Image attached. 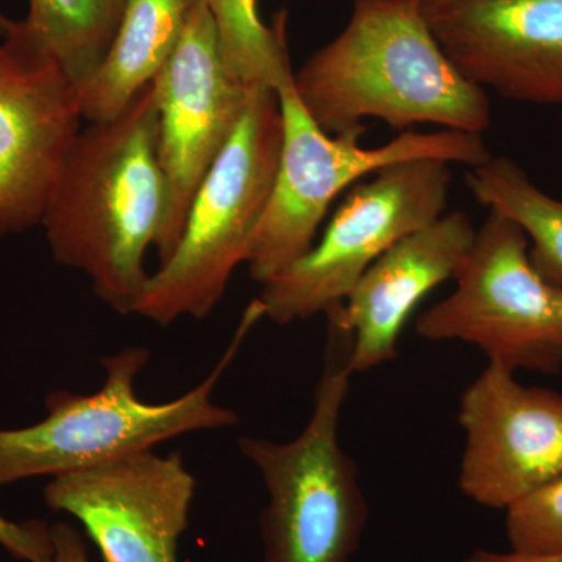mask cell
Instances as JSON below:
<instances>
[{
  "mask_svg": "<svg viewBox=\"0 0 562 562\" xmlns=\"http://www.w3.org/2000/svg\"><path fill=\"white\" fill-rule=\"evenodd\" d=\"M476 228L453 211L392 246L362 273L341 305L325 314L350 339L349 369L360 373L398 357V341L417 305L453 279L468 257Z\"/></svg>",
  "mask_w": 562,
  "mask_h": 562,
  "instance_id": "5bb4252c",
  "label": "cell"
},
{
  "mask_svg": "<svg viewBox=\"0 0 562 562\" xmlns=\"http://www.w3.org/2000/svg\"><path fill=\"white\" fill-rule=\"evenodd\" d=\"M127 0H29L27 16L9 38L36 57L57 63L77 88L99 69Z\"/></svg>",
  "mask_w": 562,
  "mask_h": 562,
  "instance_id": "2e32d148",
  "label": "cell"
},
{
  "mask_svg": "<svg viewBox=\"0 0 562 562\" xmlns=\"http://www.w3.org/2000/svg\"><path fill=\"white\" fill-rule=\"evenodd\" d=\"M160 125L158 158L168 184V211L158 241L169 260L187 224L195 192L241 121L251 87L222 60L216 25L203 0H194L176 50L154 80Z\"/></svg>",
  "mask_w": 562,
  "mask_h": 562,
  "instance_id": "9c48e42d",
  "label": "cell"
},
{
  "mask_svg": "<svg viewBox=\"0 0 562 562\" xmlns=\"http://www.w3.org/2000/svg\"><path fill=\"white\" fill-rule=\"evenodd\" d=\"M450 187V162L432 158L394 162L358 181L319 243L261 284L265 317L288 325L341 305L383 254L442 216Z\"/></svg>",
  "mask_w": 562,
  "mask_h": 562,
  "instance_id": "ba28073f",
  "label": "cell"
},
{
  "mask_svg": "<svg viewBox=\"0 0 562 562\" xmlns=\"http://www.w3.org/2000/svg\"><path fill=\"white\" fill-rule=\"evenodd\" d=\"M283 143L268 206L246 265L262 284L312 249L331 202L362 177L394 162L432 158L471 168L491 160L483 135L442 131L403 132L384 146H360L362 135H328L306 113L294 80L279 91Z\"/></svg>",
  "mask_w": 562,
  "mask_h": 562,
  "instance_id": "8992f818",
  "label": "cell"
},
{
  "mask_svg": "<svg viewBox=\"0 0 562 562\" xmlns=\"http://www.w3.org/2000/svg\"><path fill=\"white\" fill-rule=\"evenodd\" d=\"M158 125L154 81L116 120L88 124L40 224L54 260L83 272L94 294L122 316L135 314L150 277L144 258L160 241L168 211Z\"/></svg>",
  "mask_w": 562,
  "mask_h": 562,
  "instance_id": "6da1fadb",
  "label": "cell"
},
{
  "mask_svg": "<svg viewBox=\"0 0 562 562\" xmlns=\"http://www.w3.org/2000/svg\"><path fill=\"white\" fill-rule=\"evenodd\" d=\"M281 143L279 92L251 87L238 127L195 192L179 246L150 273L135 314L166 327L213 313L247 260L271 198Z\"/></svg>",
  "mask_w": 562,
  "mask_h": 562,
  "instance_id": "5b68a950",
  "label": "cell"
},
{
  "mask_svg": "<svg viewBox=\"0 0 562 562\" xmlns=\"http://www.w3.org/2000/svg\"><path fill=\"white\" fill-rule=\"evenodd\" d=\"M13 27L14 21L9 20V18L0 11V36H2V40L5 38V36H9V33L13 31Z\"/></svg>",
  "mask_w": 562,
  "mask_h": 562,
  "instance_id": "603a6c76",
  "label": "cell"
},
{
  "mask_svg": "<svg viewBox=\"0 0 562 562\" xmlns=\"http://www.w3.org/2000/svg\"><path fill=\"white\" fill-rule=\"evenodd\" d=\"M79 88L57 63L0 43V238L41 224L74 140Z\"/></svg>",
  "mask_w": 562,
  "mask_h": 562,
  "instance_id": "7c38bea8",
  "label": "cell"
},
{
  "mask_svg": "<svg viewBox=\"0 0 562 562\" xmlns=\"http://www.w3.org/2000/svg\"><path fill=\"white\" fill-rule=\"evenodd\" d=\"M349 355L346 333L328 324L324 371L301 435L290 442L239 438L268 491L260 516L265 562H351L360 547L369 506L357 464L339 441L353 375Z\"/></svg>",
  "mask_w": 562,
  "mask_h": 562,
  "instance_id": "277c9868",
  "label": "cell"
},
{
  "mask_svg": "<svg viewBox=\"0 0 562 562\" xmlns=\"http://www.w3.org/2000/svg\"><path fill=\"white\" fill-rule=\"evenodd\" d=\"M194 494L181 453L154 450L55 476L44 487L46 505L79 520L103 562H181Z\"/></svg>",
  "mask_w": 562,
  "mask_h": 562,
  "instance_id": "30bf717a",
  "label": "cell"
},
{
  "mask_svg": "<svg viewBox=\"0 0 562 562\" xmlns=\"http://www.w3.org/2000/svg\"><path fill=\"white\" fill-rule=\"evenodd\" d=\"M306 113L328 135H364L362 121L395 131L441 125L483 135L486 90L462 76L428 27L422 0H353L344 31L294 74Z\"/></svg>",
  "mask_w": 562,
  "mask_h": 562,
  "instance_id": "7a4b0ae2",
  "label": "cell"
},
{
  "mask_svg": "<svg viewBox=\"0 0 562 562\" xmlns=\"http://www.w3.org/2000/svg\"><path fill=\"white\" fill-rule=\"evenodd\" d=\"M450 61L512 101L562 103V0H422Z\"/></svg>",
  "mask_w": 562,
  "mask_h": 562,
  "instance_id": "4fadbf2b",
  "label": "cell"
},
{
  "mask_svg": "<svg viewBox=\"0 0 562 562\" xmlns=\"http://www.w3.org/2000/svg\"><path fill=\"white\" fill-rule=\"evenodd\" d=\"M462 562H562V552L527 554L509 552H492V550L475 549Z\"/></svg>",
  "mask_w": 562,
  "mask_h": 562,
  "instance_id": "7402d4cb",
  "label": "cell"
},
{
  "mask_svg": "<svg viewBox=\"0 0 562 562\" xmlns=\"http://www.w3.org/2000/svg\"><path fill=\"white\" fill-rule=\"evenodd\" d=\"M465 181L476 202L519 225L531 241L532 268L562 288V201L539 190L508 157H492L475 166Z\"/></svg>",
  "mask_w": 562,
  "mask_h": 562,
  "instance_id": "e0dca14e",
  "label": "cell"
},
{
  "mask_svg": "<svg viewBox=\"0 0 562 562\" xmlns=\"http://www.w3.org/2000/svg\"><path fill=\"white\" fill-rule=\"evenodd\" d=\"M194 0H127L105 58L79 90L88 124L116 120L157 79L179 44Z\"/></svg>",
  "mask_w": 562,
  "mask_h": 562,
  "instance_id": "9a60e30c",
  "label": "cell"
},
{
  "mask_svg": "<svg viewBox=\"0 0 562 562\" xmlns=\"http://www.w3.org/2000/svg\"><path fill=\"white\" fill-rule=\"evenodd\" d=\"M460 490L486 508L508 509L562 473V395L527 386L497 362L464 392Z\"/></svg>",
  "mask_w": 562,
  "mask_h": 562,
  "instance_id": "8fae6325",
  "label": "cell"
},
{
  "mask_svg": "<svg viewBox=\"0 0 562 562\" xmlns=\"http://www.w3.org/2000/svg\"><path fill=\"white\" fill-rule=\"evenodd\" d=\"M54 552L44 562H91L87 546L77 528L69 524L50 525Z\"/></svg>",
  "mask_w": 562,
  "mask_h": 562,
  "instance_id": "44dd1931",
  "label": "cell"
},
{
  "mask_svg": "<svg viewBox=\"0 0 562 562\" xmlns=\"http://www.w3.org/2000/svg\"><path fill=\"white\" fill-rule=\"evenodd\" d=\"M0 546L20 561L44 562L54 552L49 525L41 520L11 522L0 514Z\"/></svg>",
  "mask_w": 562,
  "mask_h": 562,
  "instance_id": "ffe728a7",
  "label": "cell"
},
{
  "mask_svg": "<svg viewBox=\"0 0 562 562\" xmlns=\"http://www.w3.org/2000/svg\"><path fill=\"white\" fill-rule=\"evenodd\" d=\"M216 25L222 60L247 87L266 85L279 91L294 80L284 38V21L269 27L257 0H203Z\"/></svg>",
  "mask_w": 562,
  "mask_h": 562,
  "instance_id": "ac0fdd59",
  "label": "cell"
},
{
  "mask_svg": "<svg viewBox=\"0 0 562 562\" xmlns=\"http://www.w3.org/2000/svg\"><path fill=\"white\" fill-rule=\"evenodd\" d=\"M528 246L519 225L490 210L457 288L417 317V335L472 344L513 372H560L562 288L532 268Z\"/></svg>",
  "mask_w": 562,
  "mask_h": 562,
  "instance_id": "52a82bcc",
  "label": "cell"
},
{
  "mask_svg": "<svg viewBox=\"0 0 562 562\" xmlns=\"http://www.w3.org/2000/svg\"><path fill=\"white\" fill-rule=\"evenodd\" d=\"M261 317L260 303L251 302L213 371L173 401L150 403L136 392V379L150 360L146 347H125L102 358L105 383L101 390L88 395L52 391L44 401L47 416L43 420L0 430V487L33 476L55 479L87 471L188 432L235 427L238 414L214 402L213 394Z\"/></svg>",
  "mask_w": 562,
  "mask_h": 562,
  "instance_id": "3957f363",
  "label": "cell"
},
{
  "mask_svg": "<svg viewBox=\"0 0 562 562\" xmlns=\"http://www.w3.org/2000/svg\"><path fill=\"white\" fill-rule=\"evenodd\" d=\"M506 536L513 552H562V473L506 509Z\"/></svg>",
  "mask_w": 562,
  "mask_h": 562,
  "instance_id": "d6986e66",
  "label": "cell"
}]
</instances>
